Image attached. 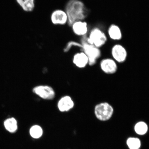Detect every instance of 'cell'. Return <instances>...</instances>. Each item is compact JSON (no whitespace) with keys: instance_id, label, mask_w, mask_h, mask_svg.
<instances>
[{"instance_id":"8fae6325","label":"cell","mask_w":149,"mask_h":149,"mask_svg":"<svg viewBox=\"0 0 149 149\" xmlns=\"http://www.w3.org/2000/svg\"><path fill=\"white\" fill-rule=\"evenodd\" d=\"M72 61L76 67L80 68H85L88 64V58L82 51L74 55Z\"/></svg>"},{"instance_id":"7a4b0ae2","label":"cell","mask_w":149,"mask_h":149,"mask_svg":"<svg viewBox=\"0 0 149 149\" xmlns=\"http://www.w3.org/2000/svg\"><path fill=\"white\" fill-rule=\"evenodd\" d=\"M87 38V35L81 37L80 42L82 47L81 49L88 57L89 65L92 66L96 64L97 60L101 56V52L99 48L89 44Z\"/></svg>"},{"instance_id":"6da1fadb","label":"cell","mask_w":149,"mask_h":149,"mask_svg":"<svg viewBox=\"0 0 149 149\" xmlns=\"http://www.w3.org/2000/svg\"><path fill=\"white\" fill-rule=\"evenodd\" d=\"M65 11L68 16V25L70 26L74 22L84 20L88 14L84 3L80 0H70L66 3Z\"/></svg>"},{"instance_id":"e0dca14e","label":"cell","mask_w":149,"mask_h":149,"mask_svg":"<svg viewBox=\"0 0 149 149\" xmlns=\"http://www.w3.org/2000/svg\"><path fill=\"white\" fill-rule=\"evenodd\" d=\"M130 149H139L140 148L141 143L139 139L135 138H130L127 141Z\"/></svg>"},{"instance_id":"ac0fdd59","label":"cell","mask_w":149,"mask_h":149,"mask_svg":"<svg viewBox=\"0 0 149 149\" xmlns=\"http://www.w3.org/2000/svg\"><path fill=\"white\" fill-rule=\"evenodd\" d=\"M73 46L81 48V49L82 47V46L81 42L74 41H71L69 42L65 46L64 49V52L65 53L68 52L70 51Z\"/></svg>"},{"instance_id":"5bb4252c","label":"cell","mask_w":149,"mask_h":149,"mask_svg":"<svg viewBox=\"0 0 149 149\" xmlns=\"http://www.w3.org/2000/svg\"><path fill=\"white\" fill-rule=\"evenodd\" d=\"M23 10L26 12H32L35 8V0H16Z\"/></svg>"},{"instance_id":"9a60e30c","label":"cell","mask_w":149,"mask_h":149,"mask_svg":"<svg viewBox=\"0 0 149 149\" xmlns=\"http://www.w3.org/2000/svg\"><path fill=\"white\" fill-rule=\"evenodd\" d=\"M134 129L136 133L138 134L143 135L148 131V126L145 122H139L135 125Z\"/></svg>"},{"instance_id":"7c38bea8","label":"cell","mask_w":149,"mask_h":149,"mask_svg":"<svg viewBox=\"0 0 149 149\" xmlns=\"http://www.w3.org/2000/svg\"><path fill=\"white\" fill-rule=\"evenodd\" d=\"M108 34L110 38L113 40H119L122 38V33L120 28L115 24H112L109 27Z\"/></svg>"},{"instance_id":"52a82bcc","label":"cell","mask_w":149,"mask_h":149,"mask_svg":"<svg viewBox=\"0 0 149 149\" xmlns=\"http://www.w3.org/2000/svg\"><path fill=\"white\" fill-rule=\"evenodd\" d=\"M112 56L115 61L119 63H123L126 60L127 53L125 48L121 45H115L112 48Z\"/></svg>"},{"instance_id":"ba28073f","label":"cell","mask_w":149,"mask_h":149,"mask_svg":"<svg viewBox=\"0 0 149 149\" xmlns=\"http://www.w3.org/2000/svg\"><path fill=\"white\" fill-rule=\"evenodd\" d=\"M100 67L102 71L108 74H114L117 70L116 62L111 58L102 59L100 63Z\"/></svg>"},{"instance_id":"5b68a950","label":"cell","mask_w":149,"mask_h":149,"mask_svg":"<svg viewBox=\"0 0 149 149\" xmlns=\"http://www.w3.org/2000/svg\"><path fill=\"white\" fill-rule=\"evenodd\" d=\"M32 91L34 94L45 100H53L56 95L54 90L48 85L37 86L33 87Z\"/></svg>"},{"instance_id":"4fadbf2b","label":"cell","mask_w":149,"mask_h":149,"mask_svg":"<svg viewBox=\"0 0 149 149\" xmlns=\"http://www.w3.org/2000/svg\"><path fill=\"white\" fill-rule=\"evenodd\" d=\"M6 129L10 133H14L18 129L17 120L14 117L7 118L3 122Z\"/></svg>"},{"instance_id":"8992f818","label":"cell","mask_w":149,"mask_h":149,"mask_svg":"<svg viewBox=\"0 0 149 149\" xmlns=\"http://www.w3.org/2000/svg\"><path fill=\"white\" fill-rule=\"evenodd\" d=\"M51 20L54 25H64L68 23V16L65 11L58 9L54 10L51 16Z\"/></svg>"},{"instance_id":"3957f363","label":"cell","mask_w":149,"mask_h":149,"mask_svg":"<svg viewBox=\"0 0 149 149\" xmlns=\"http://www.w3.org/2000/svg\"><path fill=\"white\" fill-rule=\"evenodd\" d=\"M113 111V107L107 102L98 104L94 108V113L96 118L102 121L109 120L112 116Z\"/></svg>"},{"instance_id":"277c9868","label":"cell","mask_w":149,"mask_h":149,"mask_svg":"<svg viewBox=\"0 0 149 149\" xmlns=\"http://www.w3.org/2000/svg\"><path fill=\"white\" fill-rule=\"evenodd\" d=\"M87 41L89 44L100 48L103 46L107 42V38L103 31L97 28H95L91 30Z\"/></svg>"},{"instance_id":"9c48e42d","label":"cell","mask_w":149,"mask_h":149,"mask_svg":"<svg viewBox=\"0 0 149 149\" xmlns=\"http://www.w3.org/2000/svg\"><path fill=\"white\" fill-rule=\"evenodd\" d=\"M74 102L72 98L69 96H63L59 100L57 104V107L61 112H66L73 109L74 107Z\"/></svg>"},{"instance_id":"2e32d148","label":"cell","mask_w":149,"mask_h":149,"mask_svg":"<svg viewBox=\"0 0 149 149\" xmlns=\"http://www.w3.org/2000/svg\"><path fill=\"white\" fill-rule=\"evenodd\" d=\"M30 134L33 138H39L41 136L42 134V128L38 125L33 126L30 130Z\"/></svg>"},{"instance_id":"30bf717a","label":"cell","mask_w":149,"mask_h":149,"mask_svg":"<svg viewBox=\"0 0 149 149\" xmlns=\"http://www.w3.org/2000/svg\"><path fill=\"white\" fill-rule=\"evenodd\" d=\"M71 26L74 34L77 36L82 37L86 35L88 33V24L84 20L74 22Z\"/></svg>"}]
</instances>
